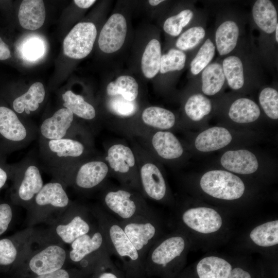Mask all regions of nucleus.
<instances>
[{
    "mask_svg": "<svg viewBox=\"0 0 278 278\" xmlns=\"http://www.w3.org/2000/svg\"><path fill=\"white\" fill-rule=\"evenodd\" d=\"M106 160L115 172L126 173L135 165V157L131 149L123 144H115L110 147Z\"/></svg>",
    "mask_w": 278,
    "mask_h": 278,
    "instance_id": "nucleus-24",
    "label": "nucleus"
},
{
    "mask_svg": "<svg viewBox=\"0 0 278 278\" xmlns=\"http://www.w3.org/2000/svg\"><path fill=\"white\" fill-rule=\"evenodd\" d=\"M229 278H251V277L249 272L237 267L232 270Z\"/></svg>",
    "mask_w": 278,
    "mask_h": 278,
    "instance_id": "nucleus-50",
    "label": "nucleus"
},
{
    "mask_svg": "<svg viewBox=\"0 0 278 278\" xmlns=\"http://www.w3.org/2000/svg\"><path fill=\"white\" fill-rule=\"evenodd\" d=\"M232 135L225 128L214 127L200 133L195 142L196 148L202 152H210L220 149L228 145Z\"/></svg>",
    "mask_w": 278,
    "mask_h": 278,
    "instance_id": "nucleus-19",
    "label": "nucleus"
},
{
    "mask_svg": "<svg viewBox=\"0 0 278 278\" xmlns=\"http://www.w3.org/2000/svg\"><path fill=\"white\" fill-rule=\"evenodd\" d=\"M215 47L210 39H207L199 49L190 63V71L193 74L197 75L205 68L213 58Z\"/></svg>",
    "mask_w": 278,
    "mask_h": 278,
    "instance_id": "nucleus-37",
    "label": "nucleus"
},
{
    "mask_svg": "<svg viewBox=\"0 0 278 278\" xmlns=\"http://www.w3.org/2000/svg\"><path fill=\"white\" fill-rule=\"evenodd\" d=\"M45 96L43 84L40 82H36L25 93L13 98L11 101V109L20 115L29 116L39 109Z\"/></svg>",
    "mask_w": 278,
    "mask_h": 278,
    "instance_id": "nucleus-15",
    "label": "nucleus"
},
{
    "mask_svg": "<svg viewBox=\"0 0 278 278\" xmlns=\"http://www.w3.org/2000/svg\"><path fill=\"white\" fill-rule=\"evenodd\" d=\"M11 57L10 49L0 37V60H5Z\"/></svg>",
    "mask_w": 278,
    "mask_h": 278,
    "instance_id": "nucleus-49",
    "label": "nucleus"
},
{
    "mask_svg": "<svg viewBox=\"0 0 278 278\" xmlns=\"http://www.w3.org/2000/svg\"><path fill=\"white\" fill-rule=\"evenodd\" d=\"M38 137V126L0 104V159L26 148Z\"/></svg>",
    "mask_w": 278,
    "mask_h": 278,
    "instance_id": "nucleus-3",
    "label": "nucleus"
},
{
    "mask_svg": "<svg viewBox=\"0 0 278 278\" xmlns=\"http://www.w3.org/2000/svg\"><path fill=\"white\" fill-rule=\"evenodd\" d=\"M99 214L100 230L110 254L121 262L127 278H143L144 260L126 235L118 220L107 213Z\"/></svg>",
    "mask_w": 278,
    "mask_h": 278,
    "instance_id": "nucleus-2",
    "label": "nucleus"
},
{
    "mask_svg": "<svg viewBox=\"0 0 278 278\" xmlns=\"http://www.w3.org/2000/svg\"><path fill=\"white\" fill-rule=\"evenodd\" d=\"M259 103L270 118L276 119L278 118V93L271 88H266L260 92L259 96Z\"/></svg>",
    "mask_w": 278,
    "mask_h": 278,
    "instance_id": "nucleus-40",
    "label": "nucleus"
},
{
    "mask_svg": "<svg viewBox=\"0 0 278 278\" xmlns=\"http://www.w3.org/2000/svg\"><path fill=\"white\" fill-rule=\"evenodd\" d=\"M65 251L57 245H51L35 254L30 260L31 270L38 275L61 269L66 259Z\"/></svg>",
    "mask_w": 278,
    "mask_h": 278,
    "instance_id": "nucleus-14",
    "label": "nucleus"
},
{
    "mask_svg": "<svg viewBox=\"0 0 278 278\" xmlns=\"http://www.w3.org/2000/svg\"><path fill=\"white\" fill-rule=\"evenodd\" d=\"M152 144L159 155L165 159L178 158L183 152L180 142L169 131L156 132L152 137Z\"/></svg>",
    "mask_w": 278,
    "mask_h": 278,
    "instance_id": "nucleus-22",
    "label": "nucleus"
},
{
    "mask_svg": "<svg viewBox=\"0 0 278 278\" xmlns=\"http://www.w3.org/2000/svg\"><path fill=\"white\" fill-rule=\"evenodd\" d=\"M182 220L188 228L203 234L215 232L222 224L220 214L215 210L206 207L187 210L182 214Z\"/></svg>",
    "mask_w": 278,
    "mask_h": 278,
    "instance_id": "nucleus-13",
    "label": "nucleus"
},
{
    "mask_svg": "<svg viewBox=\"0 0 278 278\" xmlns=\"http://www.w3.org/2000/svg\"><path fill=\"white\" fill-rule=\"evenodd\" d=\"M86 152L85 145L75 138H38L37 154L40 167L52 174L58 180L83 161Z\"/></svg>",
    "mask_w": 278,
    "mask_h": 278,
    "instance_id": "nucleus-1",
    "label": "nucleus"
},
{
    "mask_svg": "<svg viewBox=\"0 0 278 278\" xmlns=\"http://www.w3.org/2000/svg\"><path fill=\"white\" fill-rule=\"evenodd\" d=\"M225 76L222 65L213 63L207 66L202 73V90L209 96L214 95L222 88Z\"/></svg>",
    "mask_w": 278,
    "mask_h": 278,
    "instance_id": "nucleus-32",
    "label": "nucleus"
},
{
    "mask_svg": "<svg viewBox=\"0 0 278 278\" xmlns=\"http://www.w3.org/2000/svg\"><path fill=\"white\" fill-rule=\"evenodd\" d=\"M90 231L89 224L78 215L67 224H60L56 228L57 234L66 244H72L78 237L89 233Z\"/></svg>",
    "mask_w": 278,
    "mask_h": 278,
    "instance_id": "nucleus-33",
    "label": "nucleus"
},
{
    "mask_svg": "<svg viewBox=\"0 0 278 278\" xmlns=\"http://www.w3.org/2000/svg\"><path fill=\"white\" fill-rule=\"evenodd\" d=\"M62 99L63 107L69 109L74 116L86 120H91L95 118L96 113L95 108L81 95L67 90L62 94Z\"/></svg>",
    "mask_w": 278,
    "mask_h": 278,
    "instance_id": "nucleus-28",
    "label": "nucleus"
},
{
    "mask_svg": "<svg viewBox=\"0 0 278 278\" xmlns=\"http://www.w3.org/2000/svg\"><path fill=\"white\" fill-rule=\"evenodd\" d=\"M118 221L144 262L149 250L156 242L158 229L154 218L139 216Z\"/></svg>",
    "mask_w": 278,
    "mask_h": 278,
    "instance_id": "nucleus-8",
    "label": "nucleus"
},
{
    "mask_svg": "<svg viewBox=\"0 0 278 278\" xmlns=\"http://www.w3.org/2000/svg\"><path fill=\"white\" fill-rule=\"evenodd\" d=\"M275 39L276 42H278V24L276 26V28L275 29Z\"/></svg>",
    "mask_w": 278,
    "mask_h": 278,
    "instance_id": "nucleus-53",
    "label": "nucleus"
},
{
    "mask_svg": "<svg viewBox=\"0 0 278 278\" xmlns=\"http://www.w3.org/2000/svg\"><path fill=\"white\" fill-rule=\"evenodd\" d=\"M111 111L120 116L127 117L133 115L136 111V105L134 101L125 99L121 96H114L109 102Z\"/></svg>",
    "mask_w": 278,
    "mask_h": 278,
    "instance_id": "nucleus-42",
    "label": "nucleus"
},
{
    "mask_svg": "<svg viewBox=\"0 0 278 278\" xmlns=\"http://www.w3.org/2000/svg\"><path fill=\"white\" fill-rule=\"evenodd\" d=\"M196 269L199 278H229L232 270L229 262L214 256L200 260Z\"/></svg>",
    "mask_w": 278,
    "mask_h": 278,
    "instance_id": "nucleus-25",
    "label": "nucleus"
},
{
    "mask_svg": "<svg viewBox=\"0 0 278 278\" xmlns=\"http://www.w3.org/2000/svg\"><path fill=\"white\" fill-rule=\"evenodd\" d=\"M75 128L73 113L69 109L63 107L42 121L38 126V138H74L77 130Z\"/></svg>",
    "mask_w": 278,
    "mask_h": 278,
    "instance_id": "nucleus-11",
    "label": "nucleus"
},
{
    "mask_svg": "<svg viewBox=\"0 0 278 278\" xmlns=\"http://www.w3.org/2000/svg\"><path fill=\"white\" fill-rule=\"evenodd\" d=\"M10 178V164L6 162V160L0 159V190L4 187Z\"/></svg>",
    "mask_w": 278,
    "mask_h": 278,
    "instance_id": "nucleus-47",
    "label": "nucleus"
},
{
    "mask_svg": "<svg viewBox=\"0 0 278 278\" xmlns=\"http://www.w3.org/2000/svg\"><path fill=\"white\" fill-rule=\"evenodd\" d=\"M260 113L259 108L255 102L250 99L241 98L232 104L229 115L236 123H248L256 120Z\"/></svg>",
    "mask_w": 278,
    "mask_h": 278,
    "instance_id": "nucleus-29",
    "label": "nucleus"
},
{
    "mask_svg": "<svg viewBox=\"0 0 278 278\" xmlns=\"http://www.w3.org/2000/svg\"><path fill=\"white\" fill-rule=\"evenodd\" d=\"M43 51V43L38 39H33L26 43L24 46V56L29 59H34L39 57Z\"/></svg>",
    "mask_w": 278,
    "mask_h": 278,
    "instance_id": "nucleus-45",
    "label": "nucleus"
},
{
    "mask_svg": "<svg viewBox=\"0 0 278 278\" xmlns=\"http://www.w3.org/2000/svg\"><path fill=\"white\" fill-rule=\"evenodd\" d=\"M108 171V165L102 161H83L67 171L58 181L73 182L80 189H90L102 183Z\"/></svg>",
    "mask_w": 278,
    "mask_h": 278,
    "instance_id": "nucleus-9",
    "label": "nucleus"
},
{
    "mask_svg": "<svg viewBox=\"0 0 278 278\" xmlns=\"http://www.w3.org/2000/svg\"><path fill=\"white\" fill-rule=\"evenodd\" d=\"M222 67L229 86L233 90L242 88L244 83V76L241 60L235 56L228 57L224 59Z\"/></svg>",
    "mask_w": 278,
    "mask_h": 278,
    "instance_id": "nucleus-35",
    "label": "nucleus"
},
{
    "mask_svg": "<svg viewBox=\"0 0 278 278\" xmlns=\"http://www.w3.org/2000/svg\"><path fill=\"white\" fill-rule=\"evenodd\" d=\"M102 264L103 266L97 278H123L119 270L111 261L110 255L103 258Z\"/></svg>",
    "mask_w": 278,
    "mask_h": 278,
    "instance_id": "nucleus-44",
    "label": "nucleus"
},
{
    "mask_svg": "<svg viewBox=\"0 0 278 278\" xmlns=\"http://www.w3.org/2000/svg\"><path fill=\"white\" fill-rule=\"evenodd\" d=\"M185 248V240L180 236H173L155 242L144 259L145 275L152 276L160 274L161 270L181 255Z\"/></svg>",
    "mask_w": 278,
    "mask_h": 278,
    "instance_id": "nucleus-5",
    "label": "nucleus"
},
{
    "mask_svg": "<svg viewBox=\"0 0 278 278\" xmlns=\"http://www.w3.org/2000/svg\"><path fill=\"white\" fill-rule=\"evenodd\" d=\"M250 237L254 244L260 247H271L278 244L277 220L267 222L255 227Z\"/></svg>",
    "mask_w": 278,
    "mask_h": 278,
    "instance_id": "nucleus-34",
    "label": "nucleus"
},
{
    "mask_svg": "<svg viewBox=\"0 0 278 278\" xmlns=\"http://www.w3.org/2000/svg\"><path fill=\"white\" fill-rule=\"evenodd\" d=\"M106 91L109 96L120 95L128 101H134L138 96V85L133 77L122 75L110 82Z\"/></svg>",
    "mask_w": 278,
    "mask_h": 278,
    "instance_id": "nucleus-30",
    "label": "nucleus"
},
{
    "mask_svg": "<svg viewBox=\"0 0 278 278\" xmlns=\"http://www.w3.org/2000/svg\"><path fill=\"white\" fill-rule=\"evenodd\" d=\"M238 36V27L233 21H225L218 27L215 33V41L220 55H227L234 49Z\"/></svg>",
    "mask_w": 278,
    "mask_h": 278,
    "instance_id": "nucleus-26",
    "label": "nucleus"
},
{
    "mask_svg": "<svg viewBox=\"0 0 278 278\" xmlns=\"http://www.w3.org/2000/svg\"><path fill=\"white\" fill-rule=\"evenodd\" d=\"M10 166V178L13 181L12 198L22 202L32 201L44 185L37 152L29 153Z\"/></svg>",
    "mask_w": 278,
    "mask_h": 278,
    "instance_id": "nucleus-4",
    "label": "nucleus"
},
{
    "mask_svg": "<svg viewBox=\"0 0 278 278\" xmlns=\"http://www.w3.org/2000/svg\"><path fill=\"white\" fill-rule=\"evenodd\" d=\"M103 202L108 213L119 221L139 216L154 218L152 212L126 189L108 192L104 196Z\"/></svg>",
    "mask_w": 278,
    "mask_h": 278,
    "instance_id": "nucleus-6",
    "label": "nucleus"
},
{
    "mask_svg": "<svg viewBox=\"0 0 278 278\" xmlns=\"http://www.w3.org/2000/svg\"><path fill=\"white\" fill-rule=\"evenodd\" d=\"M161 46L155 39L151 40L146 46L141 60V68L144 76L154 77L159 72L161 59Z\"/></svg>",
    "mask_w": 278,
    "mask_h": 278,
    "instance_id": "nucleus-27",
    "label": "nucleus"
},
{
    "mask_svg": "<svg viewBox=\"0 0 278 278\" xmlns=\"http://www.w3.org/2000/svg\"><path fill=\"white\" fill-rule=\"evenodd\" d=\"M11 205L6 202L0 203V236L8 229L12 218Z\"/></svg>",
    "mask_w": 278,
    "mask_h": 278,
    "instance_id": "nucleus-46",
    "label": "nucleus"
},
{
    "mask_svg": "<svg viewBox=\"0 0 278 278\" xmlns=\"http://www.w3.org/2000/svg\"><path fill=\"white\" fill-rule=\"evenodd\" d=\"M200 186L207 194L218 199L232 200L240 198L245 191L242 181L227 171H207L200 180Z\"/></svg>",
    "mask_w": 278,
    "mask_h": 278,
    "instance_id": "nucleus-7",
    "label": "nucleus"
},
{
    "mask_svg": "<svg viewBox=\"0 0 278 278\" xmlns=\"http://www.w3.org/2000/svg\"><path fill=\"white\" fill-rule=\"evenodd\" d=\"M18 250L13 241L7 238L0 239V265L8 266L16 258Z\"/></svg>",
    "mask_w": 278,
    "mask_h": 278,
    "instance_id": "nucleus-43",
    "label": "nucleus"
},
{
    "mask_svg": "<svg viewBox=\"0 0 278 278\" xmlns=\"http://www.w3.org/2000/svg\"><path fill=\"white\" fill-rule=\"evenodd\" d=\"M146 125L160 129H168L175 123L174 114L168 110L156 106L146 108L142 114Z\"/></svg>",
    "mask_w": 278,
    "mask_h": 278,
    "instance_id": "nucleus-31",
    "label": "nucleus"
},
{
    "mask_svg": "<svg viewBox=\"0 0 278 278\" xmlns=\"http://www.w3.org/2000/svg\"><path fill=\"white\" fill-rule=\"evenodd\" d=\"M205 32L201 26L193 27L183 32L177 39L176 45L180 50L194 47L204 37Z\"/></svg>",
    "mask_w": 278,
    "mask_h": 278,
    "instance_id": "nucleus-41",
    "label": "nucleus"
},
{
    "mask_svg": "<svg viewBox=\"0 0 278 278\" xmlns=\"http://www.w3.org/2000/svg\"><path fill=\"white\" fill-rule=\"evenodd\" d=\"M140 177L143 189L146 195L155 201L162 200L166 193L164 178L156 165L147 163L142 166Z\"/></svg>",
    "mask_w": 278,
    "mask_h": 278,
    "instance_id": "nucleus-17",
    "label": "nucleus"
},
{
    "mask_svg": "<svg viewBox=\"0 0 278 278\" xmlns=\"http://www.w3.org/2000/svg\"><path fill=\"white\" fill-rule=\"evenodd\" d=\"M105 246L106 245L104 237L100 230L92 235L88 233L84 234L71 244L70 259L74 262H79L88 255Z\"/></svg>",
    "mask_w": 278,
    "mask_h": 278,
    "instance_id": "nucleus-21",
    "label": "nucleus"
},
{
    "mask_svg": "<svg viewBox=\"0 0 278 278\" xmlns=\"http://www.w3.org/2000/svg\"><path fill=\"white\" fill-rule=\"evenodd\" d=\"M164 1L163 0H149L148 3L151 6H155Z\"/></svg>",
    "mask_w": 278,
    "mask_h": 278,
    "instance_id": "nucleus-52",
    "label": "nucleus"
},
{
    "mask_svg": "<svg viewBox=\"0 0 278 278\" xmlns=\"http://www.w3.org/2000/svg\"><path fill=\"white\" fill-rule=\"evenodd\" d=\"M33 201L38 206H51L58 208L65 207L70 202L69 198L59 181L44 184Z\"/></svg>",
    "mask_w": 278,
    "mask_h": 278,
    "instance_id": "nucleus-20",
    "label": "nucleus"
},
{
    "mask_svg": "<svg viewBox=\"0 0 278 278\" xmlns=\"http://www.w3.org/2000/svg\"><path fill=\"white\" fill-rule=\"evenodd\" d=\"M46 12L42 0H24L22 2L18 13L21 26L28 30H35L44 24Z\"/></svg>",
    "mask_w": 278,
    "mask_h": 278,
    "instance_id": "nucleus-18",
    "label": "nucleus"
},
{
    "mask_svg": "<svg viewBox=\"0 0 278 278\" xmlns=\"http://www.w3.org/2000/svg\"><path fill=\"white\" fill-rule=\"evenodd\" d=\"M252 15L255 24L263 31L267 33L275 31L277 24V15L270 1H256L253 6Z\"/></svg>",
    "mask_w": 278,
    "mask_h": 278,
    "instance_id": "nucleus-23",
    "label": "nucleus"
},
{
    "mask_svg": "<svg viewBox=\"0 0 278 278\" xmlns=\"http://www.w3.org/2000/svg\"><path fill=\"white\" fill-rule=\"evenodd\" d=\"M96 36L97 29L93 23L77 24L64 39V54L75 59L86 57L93 49Z\"/></svg>",
    "mask_w": 278,
    "mask_h": 278,
    "instance_id": "nucleus-10",
    "label": "nucleus"
},
{
    "mask_svg": "<svg viewBox=\"0 0 278 278\" xmlns=\"http://www.w3.org/2000/svg\"><path fill=\"white\" fill-rule=\"evenodd\" d=\"M186 55L179 49L172 48L162 56L160 72L165 74L169 72L180 71L185 64Z\"/></svg>",
    "mask_w": 278,
    "mask_h": 278,
    "instance_id": "nucleus-38",
    "label": "nucleus"
},
{
    "mask_svg": "<svg viewBox=\"0 0 278 278\" xmlns=\"http://www.w3.org/2000/svg\"><path fill=\"white\" fill-rule=\"evenodd\" d=\"M75 4L79 8L85 9L93 5L95 2V0H75Z\"/></svg>",
    "mask_w": 278,
    "mask_h": 278,
    "instance_id": "nucleus-51",
    "label": "nucleus"
},
{
    "mask_svg": "<svg viewBox=\"0 0 278 278\" xmlns=\"http://www.w3.org/2000/svg\"><path fill=\"white\" fill-rule=\"evenodd\" d=\"M220 162L226 169L240 174H251L255 172L258 163L255 155L247 150H230L221 157Z\"/></svg>",
    "mask_w": 278,
    "mask_h": 278,
    "instance_id": "nucleus-16",
    "label": "nucleus"
},
{
    "mask_svg": "<svg viewBox=\"0 0 278 278\" xmlns=\"http://www.w3.org/2000/svg\"><path fill=\"white\" fill-rule=\"evenodd\" d=\"M35 278H70V275L67 271L60 269L49 273L38 275Z\"/></svg>",
    "mask_w": 278,
    "mask_h": 278,
    "instance_id": "nucleus-48",
    "label": "nucleus"
},
{
    "mask_svg": "<svg viewBox=\"0 0 278 278\" xmlns=\"http://www.w3.org/2000/svg\"><path fill=\"white\" fill-rule=\"evenodd\" d=\"M193 14L192 10L186 9L177 15L168 18L164 23V30L171 36L176 37L179 35L183 28L190 22Z\"/></svg>",
    "mask_w": 278,
    "mask_h": 278,
    "instance_id": "nucleus-39",
    "label": "nucleus"
},
{
    "mask_svg": "<svg viewBox=\"0 0 278 278\" xmlns=\"http://www.w3.org/2000/svg\"><path fill=\"white\" fill-rule=\"evenodd\" d=\"M127 32V22L120 13L113 14L102 28L98 38L100 50L107 54L118 50L123 45Z\"/></svg>",
    "mask_w": 278,
    "mask_h": 278,
    "instance_id": "nucleus-12",
    "label": "nucleus"
},
{
    "mask_svg": "<svg viewBox=\"0 0 278 278\" xmlns=\"http://www.w3.org/2000/svg\"><path fill=\"white\" fill-rule=\"evenodd\" d=\"M212 109L211 101L201 94L191 96L187 100L184 109L192 120L199 121L208 114Z\"/></svg>",
    "mask_w": 278,
    "mask_h": 278,
    "instance_id": "nucleus-36",
    "label": "nucleus"
}]
</instances>
